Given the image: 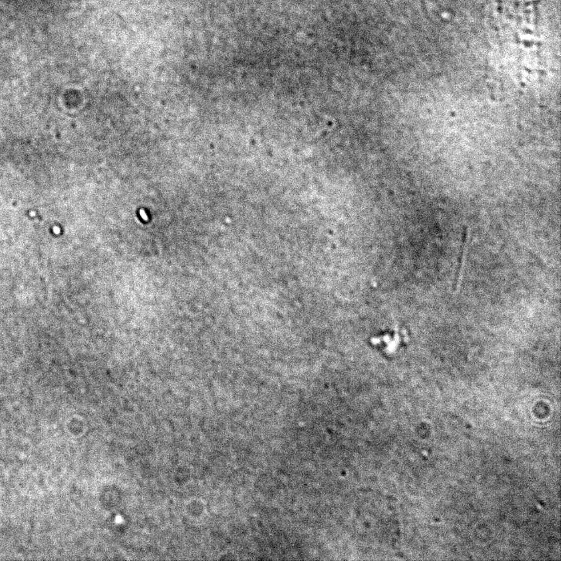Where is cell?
I'll use <instances>...</instances> for the list:
<instances>
[{"label": "cell", "instance_id": "7a4b0ae2", "mask_svg": "<svg viewBox=\"0 0 561 561\" xmlns=\"http://www.w3.org/2000/svg\"><path fill=\"white\" fill-rule=\"evenodd\" d=\"M468 241H469V234H468V231H465L463 244H462L461 253H460V257H459V266H458V269H457L456 282H455V286H457V287L459 286L460 281H461L462 274H463L464 263H465V260H466Z\"/></svg>", "mask_w": 561, "mask_h": 561}, {"label": "cell", "instance_id": "6da1fadb", "mask_svg": "<svg viewBox=\"0 0 561 561\" xmlns=\"http://www.w3.org/2000/svg\"><path fill=\"white\" fill-rule=\"evenodd\" d=\"M376 343L384 342L381 344L385 353L391 355L397 352L400 347H404V344L408 341V336L406 331L400 329L395 328L393 331L388 332L376 339Z\"/></svg>", "mask_w": 561, "mask_h": 561}, {"label": "cell", "instance_id": "3957f363", "mask_svg": "<svg viewBox=\"0 0 561 561\" xmlns=\"http://www.w3.org/2000/svg\"><path fill=\"white\" fill-rule=\"evenodd\" d=\"M497 2H498V11H499V13H501V11H502L501 0H497Z\"/></svg>", "mask_w": 561, "mask_h": 561}]
</instances>
